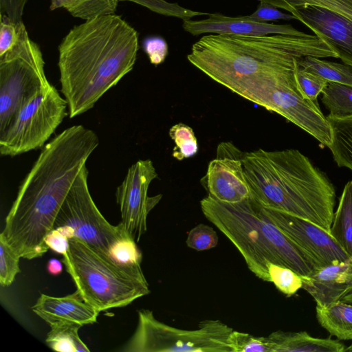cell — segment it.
Segmentation results:
<instances>
[{
	"mask_svg": "<svg viewBox=\"0 0 352 352\" xmlns=\"http://www.w3.org/2000/svg\"><path fill=\"white\" fill-rule=\"evenodd\" d=\"M136 329L122 352H232L233 329L219 320L201 321L196 329H182L158 320L152 311H138Z\"/></svg>",
	"mask_w": 352,
	"mask_h": 352,
	"instance_id": "cell-8",
	"label": "cell"
},
{
	"mask_svg": "<svg viewBox=\"0 0 352 352\" xmlns=\"http://www.w3.org/2000/svg\"><path fill=\"white\" fill-rule=\"evenodd\" d=\"M299 66L315 73L327 81L336 82L352 86V67L314 56L298 58Z\"/></svg>",
	"mask_w": 352,
	"mask_h": 352,
	"instance_id": "cell-25",
	"label": "cell"
},
{
	"mask_svg": "<svg viewBox=\"0 0 352 352\" xmlns=\"http://www.w3.org/2000/svg\"><path fill=\"white\" fill-rule=\"evenodd\" d=\"M289 12L331 47L344 64L352 67L351 21L327 9L311 5L294 7Z\"/></svg>",
	"mask_w": 352,
	"mask_h": 352,
	"instance_id": "cell-15",
	"label": "cell"
},
{
	"mask_svg": "<svg viewBox=\"0 0 352 352\" xmlns=\"http://www.w3.org/2000/svg\"><path fill=\"white\" fill-rule=\"evenodd\" d=\"M67 100L53 85L37 93L0 134L1 155L14 157L42 147L67 115Z\"/></svg>",
	"mask_w": 352,
	"mask_h": 352,
	"instance_id": "cell-11",
	"label": "cell"
},
{
	"mask_svg": "<svg viewBox=\"0 0 352 352\" xmlns=\"http://www.w3.org/2000/svg\"><path fill=\"white\" fill-rule=\"evenodd\" d=\"M318 322L331 336L352 340V304L341 300L327 307L316 305Z\"/></svg>",
	"mask_w": 352,
	"mask_h": 352,
	"instance_id": "cell-20",
	"label": "cell"
},
{
	"mask_svg": "<svg viewBox=\"0 0 352 352\" xmlns=\"http://www.w3.org/2000/svg\"><path fill=\"white\" fill-rule=\"evenodd\" d=\"M232 352H273L268 337L255 336L234 330L229 337Z\"/></svg>",
	"mask_w": 352,
	"mask_h": 352,
	"instance_id": "cell-30",
	"label": "cell"
},
{
	"mask_svg": "<svg viewBox=\"0 0 352 352\" xmlns=\"http://www.w3.org/2000/svg\"><path fill=\"white\" fill-rule=\"evenodd\" d=\"M218 240L217 234L211 226L200 223L189 231L186 243L191 249L204 251L216 247Z\"/></svg>",
	"mask_w": 352,
	"mask_h": 352,
	"instance_id": "cell-34",
	"label": "cell"
},
{
	"mask_svg": "<svg viewBox=\"0 0 352 352\" xmlns=\"http://www.w3.org/2000/svg\"><path fill=\"white\" fill-rule=\"evenodd\" d=\"M138 49L137 31L115 14L69 30L58 46V66L70 118L93 108L133 69Z\"/></svg>",
	"mask_w": 352,
	"mask_h": 352,
	"instance_id": "cell-2",
	"label": "cell"
},
{
	"mask_svg": "<svg viewBox=\"0 0 352 352\" xmlns=\"http://www.w3.org/2000/svg\"><path fill=\"white\" fill-rule=\"evenodd\" d=\"M338 58L315 34L250 36L210 34L195 43L187 58L212 80L231 89L239 83L294 67L300 58Z\"/></svg>",
	"mask_w": 352,
	"mask_h": 352,
	"instance_id": "cell-3",
	"label": "cell"
},
{
	"mask_svg": "<svg viewBox=\"0 0 352 352\" xmlns=\"http://www.w3.org/2000/svg\"><path fill=\"white\" fill-rule=\"evenodd\" d=\"M169 135L175 143L173 157L182 160L197 154V140L191 127L183 123L176 124L170 129Z\"/></svg>",
	"mask_w": 352,
	"mask_h": 352,
	"instance_id": "cell-28",
	"label": "cell"
},
{
	"mask_svg": "<svg viewBox=\"0 0 352 352\" xmlns=\"http://www.w3.org/2000/svg\"><path fill=\"white\" fill-rule=\"evenodd\" d=\"M88 175L85 165L59 209L54 228L69 239H80L114 263L111 258V250L128 235L120 223L116 226L110 224L99 211L89 190Z\"/></svg>",
	"mask_w": 352,
	"mask_h": 352,
	"instance_id": "cell-10",
	"label": "cell"
},
{
	"mask_svg": "<svg viewBox=\"0 0 352 352\" xmlns=\"http://www.w3.org/2000/svg\"><path fill=\"white\" fill-rule=\"evenodd\" d=\"M296 77L303 96L312 101H317L318 96L328 82L322 76L300 67L299 65L296 69Z\"/></svg>",
	"mask_w": 352,
	"mask_h": 352,
	"instance_id": "cell-33",
	"label": "cell"
},
{
	"mask_svg": "<svg viewBox=\"0 0 352 352\" xmlns=\"http://www.w3.org/2000/svg\"><path fill=\"white\" fill-rule=\"evenodd\" d=\"M98 144L96 133L78 124L43 146L19 188L1 233L21 258L32 259L47 252L45 238L54 229L62 204Z\"/></svg>",
	"mask_w": 352,
	"mask_h": 352,
	"instance_id": "cell-1",
	"label": "cell"
},
{
	"mask_svg": "<svg viewBox=\"0 0 352 352\" xmlns=\"http://www.w3.org/2000/svg\"><path fill=\"white\" fill-rule=\"evenodd\" d=\"M19 36L17 24L1 14L0 25V56L16 44Z\"/></svg>",
	"mask_w": 352,
	"mask_h": 352,
	"instance_id": "cell-36",
	"label": "cell"
},
{
	"mask_svg": "<svg viewBox=\"0 0 352 352\" xmlns=\"http://www.w3.org/2000/svg\"><path fill=\"white\" fill-rule=\"evenodd\" d=\"M51 330L46 338L50 348L60 352H89V349L80 338L77 323L57 322L50 324Z\"/></svg>",
	"mask_w": 352,
	"mask_h": 352,
	"instance_id": "cell-23",
	"label": "cell"
},
{
	"mask_svg": "<svg viewBox=\"0 0 352 352\" xmlns=\"http://www.w3.org/2000/svg\"><path fill=\"white\" fill-rule=\"evenodd\" d=\"M63 256L77 291L99 312L127 306L150 293L146 279L119 267L79 238L69 239Z\"/></svg>",
	"mask_w": 352,
	"mask_h": 352,
	"instance_id": "cell-6",
	"label": "cell"
},
{
	"mask_svg": "<svg viewBox=\"0 0 352 352\" xmlns=\"http://www.w3.org/2000/svg\"><path fill=\"white\" fill-rule=\"evenodd\" d=\"M288 12L296 6H319L340 14L352 22V0H259Z\"/></svg>",
	"mask_w": 352,
	"mask_h": 352,
	"instance_id": "cell-27",
	"label": "cell"
},
{
	"mask_svg": "<svg viewBox=\"0 0 352 352\" xmlns=\"http://www.w3.org/2000/svg\"><path fill=\"white\" fill-rule=\"evenodd\" d=\"M267 267L270 282L283 294L289 297L302 288V276L292 269L272 263H269Z\"/></svg>",
	"mask_w": 352,
	"mask_h": 352,
	"instance_id": "cell-29",
	"label": "cell"
},
{
	"mask_svg": "<svg viewBox=\"0 0 352 352\" xmlns=\"http://www.w3.org/2000/svg\"><path fill=\"white\" fill-rule=\"evenodd\" d=\"M200 206L206 218L234 245L248 269L263 281L270 282L269 263L285 266L303 276L320 267L308 252L263 214L251 196L231 204L207 195Z\"/></svg>",
	"mask_w": 352,
	"mask_h": 352,
	"instance_id": "cell-5",
	"label": "cell"
},
{
	"mask_svg": "<svg viewBox=\"0 0 352 352\" xmlns=\"http://www.w3.org/2000/svg\"><path fill=\"white\" fill-rule=\"evenodd\" d=\"M20 258L0 234V283L2 287L10 286L21 272L19 265Z\"/></svg>",
	"mask_w": 352,
	"mask_h": 352,
	"instance_id": "cell-31",
	"label": "cell"
},
{
	"mask_svg": "<svg viewBox=\"0 0 352 352\" xmlns=\"http://www.w3.org/2000/svg\"><path fill=\"white\" fill-rule=\"evenodd\" d=\"M260 208L272 223L296 244L308 252L320 267L351 258L329 232L318 225L305 219L280 210L267 208L261 205Z\"/></svg>",
	"mask_w": 352,
	"mask_h": 352,
	"instance_id": "cell-13",
	"label": "cell"
},
{
	"mask_svg": "<svg viewBox=\"0 0 352 352\" xmlns=\"http://www.w3.org/2000/svg\"><path fill=\"white\" fill-rule=\"evenodd\" d=\"M302 278V288L316 305L327 307L352 292V258L320 267Z\"/></svg>",
	"mask_w": 352,
	"mask_h": 352,
	"instance_id": "cell-17",
	"label": "cell"
},
{
	"mask_svg": "<svg viewBox=\"0 0 352 352\" xmlns=\"http://www.w3.org/2000/svg\"><path fill=\"white\" fill-rule=\"evenodd\" d=\"M157 173L151 160H140L132 164L120 186L116 197L120 208L124 232L136 243L146 231L147 216L159 203L162 195H148L151 182Z\"/></svg>",
	"mask_w": 352,
	"mask_h": 352,
	"instance_id": "cell-12",
	"label": "cell"
},
{
	"mask_svg": "<svg viewBox=\"0 0 352 352\" xmlns=\"http://www.w3.org/2000/svg\"><path fill=\"white\" fill-rule=\"evenodd\" d=\"M345 352H352V344L349 345L348 347L345 348Z\"/></svg>",
	"mask_w": 352,
	"mask_h": 352,
	"instance_id": "cell-42",
	"label": "cell"
},
{
	"mask_svg": "<svg viewBox=\"0 0 352 352\" xmlns=\"http://www.w3.org/2000/svg\"><path fill=\"white\" fill-rule=\"evenodd\" d=\"M332 131L329 148L339 167L352 170V116L344 118L327 116Z\"/></svg>",
	"mask_w": 352,
	"mask_h": 352,
	"instance_id": "cell-22",
	"label": "cell"
},
{
	"mask_svg": "<svg viewBox=\"0 0 352 352\" xmlns=\"http://www.w3.org/2000/svg\"><path fill=\"white\" fill-rule=\"evenodd\" d=\"M129 1L146 7L151 11L160 14L175 16L184 21L189 20L193 16L208 15V13L193 11L186 9L176 3H168L164 0H119V1Z\"/></svg>",
	"mask_w": 352,
	"mask_h": 352,
	"instance_id": "cell-32",
	"label": "cell"
},
{
	"mask_svg": "<svg viewBox=\"0 0 352 352\" xmlns=\"http://www.w3.org/2000/svg\"><path fill=\"white\" fill-rule=\"evenodd\" d=\"M119 0H51L50 9L64 8L73 16L89 20L113 14Z\"/></svg>",
	"mask_w": 352,
	"mask_h": 352,
	"instance_id": "cell-24",
	"label": "cell"
},
{
	"mask_svg": "<svg viewBox=\"0 0 352 352\" xmlns=\"http://www.w3.org/2000/svg\"><path fill=\"white\" fill-rule=\"evenodd\" d=\"M244 152L231 142L219 144L201 183L208 195L225 203L240 202L251 196L243 166Z\"/></svg>",
	"mask_w": 352,
	"mask_h": 352,
	"instance_id": "cell-14",
	"label": "cell"
},
{
	"mask_svg": "<svg viewBox=\"0 0 352 352\" xmlns=\"http://www.w3.org/2000/svg\"><path fill=\"white\" fill-rule=\"evenodd\" d=\"M17 28L16 44L0 56V134L25 103L51 85L38 45L30 38L23 21Z\"/></svg>",
	"mask_w": 352,
	"mask_h": 352,
	"instance_id": "cell-9",
	"label": "cell"
},
{
	"mask_svg": "<svg viewBox=\"0 0 352 352\" xmlns=\"http://www.w3.org/2000/svg\"><path fill=\"white\" fill-rule=\"evenodd\" d=\"M208 18L199 21H184V30L192 35L204 33L216 34H236L261 36L268 34H286L303 36L307 33L300 32L292 25H277L257 22L244 16L232 17L220 13L209 14Z\"/></svg>",
	"mask_w": 352,
	"mask_h": 352,
	"instance_id": "cell-16",
	"label": "cell"
},
{
	"mask_svg": "<svg viewBox=\"0 0 352 352\" xmlns=\"http://www.w3.org/2000/svg\"><path fill=\"white\" fill-rule=\"evenodd\" d=\"M298 63L278 74L243 81L230 89L253 103L275 112L329 147L332 142L330 123L317 101L305 98L296 77Z\"/></svg>",
	"mask_w": 352,
	"mask_h": 352,
	"instance_id": "cell-7",
	"label": "cell"
},
{
	"mask_svg": "<svg viewBox=\"0 0 352 352\" xmlns=\"http://www.w3.org/2000/svg\"><path fill=\"white\" fill-rule=\"evenodd\" d=\"M273 352H344L343 343L331 338H318L306 331L285 332L280 330L268 336Z\"/></svg>",
	"mask_w": 352,
	"mask_h": 352,
	"instance_id": "cell-19",
	"label": "cell"
},
{
	"mask_svg": "<svg viewBox=\"0 0 352 352\" xmlns=\"http://www.w3.org/2000/svg\"><path fill=\"white\" fill-rule=\"evenodd\" d=\"M322 94L321 101L329 111L328 116L344 118L352 116V86L328 81Z\"/></svg>",
	"mask_w": 352,
	"mask_h": 352,
	"instance_id": "cell-26",
	"label": "cell"
},
{
	"mask_svg": "<svg viewBox=\"0 0 352 352\" xmlns=\"http://www.w3.org/2000/svg\"><path fill=\"white\" fill-rule=\"evenodd\" d=\"M28 0H0L2 13L14 20L22 19L25 6Z\"/></svg>",
	"mask_w": 352,
	"mask_h": 352,
	"instance_id": "cell-39",
	"label": "cell"
},
{
	"mask_svg": "<svg viewBox=\"0 0 352 352\" xmlns=\"http://www.w3.org/2000/svg\"><path fill=\"white\" fill-rule=\"evenodd\" d=\"M341 301L352 304V292L343 297Z\"/></svg>",
	"mask_w": 352,
	"mask_h": 352,
	"instance_id": "cell-41",
	"label": "cell"
},
{
	"mask_svg": "<svg viewBox=\"0 0 352 352\" xmlns=\"http://www.w3.org/2000/svg\"><path fill=\"white\" fill-rule=\"evenodd\" d=\"M45 243L49 249L62 255L66 253L69 248V239L56 228L46 235Z\"/></svg>",
	"mask_w": 352,
	"mask_h": 352,
	"instance_id": "cell-38",
	"label": "cell"
},
{
	"mask_svg": "<svg viewBox=\"0 0 352 352\" xmlns=\"http://www.w3.org/2000/svg\"><path fill=\"white\" fill-rule=\"evenodd\" d=\"M329 233L352 258V181L344 187Z\"/></svg>",
	"mask_w": 352,
	"mask_h": 352,
	"instance_id": "cell-21",
	"label": "cell"
},
{
	"mask_svg": "<svg viewBox=\"0 0 352 352\" xmlns=\"http://www.w3.org/2000/svg\"><path fill=\"white\" fill-rule=\"evenodd\" d=\"M32 309L50 324L57 322L77 323L81 326L90 324L97 321L100 313L85 302L77 290L63 297L41 294Z\"/></svg>",
	"mask_w": 352,
	"mask_h": 352,
	"instance_id": "cell-18",
	"label": "cell"
},
{
	"mask_svg": "<svg viewBox=\"0 0 352 352\" xmlns=\"http://www.w3.org/2000/svg\"><path fill=\"white\" fill-rule=\"evenodd\" d=\"M251 197L263 207L305 219L329 232L336 190L324 173L296 149L244 152Z\"/></svg>",
	"mask_w": 352,
	"mask_h": 352,
	"instance_id": "cell-4",
	"label": "cell"
},
{
	"mask_svg": "<svg viewBox=\"0 0 352 352\" xmlns=\"http://www.w3.org/2000/svg\"><path fill=\"white\" fill-rule=\"evenodd\" d=\"M143 49L147 54L151 63L157 65L163 63L166 58L168 50L166 42L160 37L152 36L143 42Z\"/></svg>",
	"mask_w": 352,
	"mask_h": 352,
	"instance_id": "cell-35",
	"label": "cell"
},
{
	"mask_svg": "<svg viewBox=\"0 0 352 352\" xmlns=\"http://www.w3.org/2000/svg\"><path fill=\"white\" fill-rule=\"evenodd\" d=\"M246 17L250 20L262 23L278 19H296L293 14L281 12L275 6L263 1H261L254 12Z\"/></svg>",
	"mask_w": 352,
	"mask_h": 352,
	"instance_id": "cell-37",
	"label": "cell"
},
{
	"mask_svg": "<svg viewBox=\"0 0 352 352\" xmlns=\"http://www.w3.org/2000/svg\"><path fill=\"white\" fill-rule=\"evenodd\" d=\"M47 270L51 275L57 276L62 272V264L56 258H51L47 262Z\"/></svg>",
	"mask_w": 352,
	"mask_h": 352,
	"instance_id": "cell-40",
	"label": "cell"
}]
</instances>
